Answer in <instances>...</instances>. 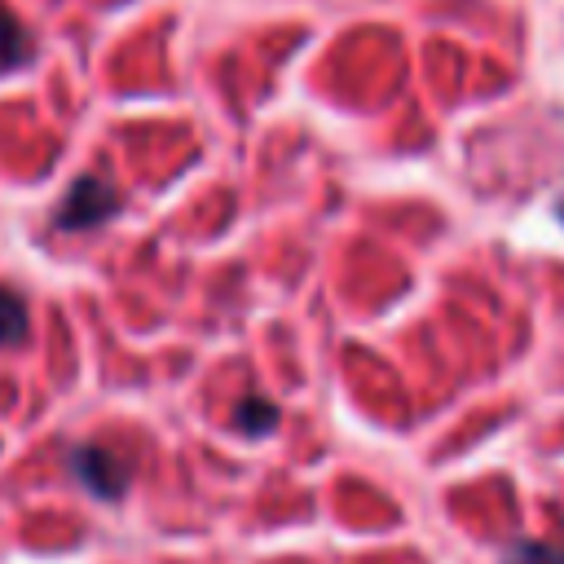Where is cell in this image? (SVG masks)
Listing matches in <instances>:
<instances>
[{"instance_id":"cell-2","label":"cell","mask_w":564,"mask_h":564,"mask_svg":"<svg viewBox=\"0 0 564 564\" xmlns=\"http://www.w3.org/2000/svg\"><path fill=\"white\" fill-rule=\"evenodd\" d=\"M66 463H70V476H75L93 498L119 502V498L128 494V463H123L115 449L84 441V445H75V449L66 454Z\"/></svg>"},{"instance_id":"cell-4","label":"cell","mask_w":564,"mask_h":564,"mask_svg":"<svg viewBox=\"0 0 564 564\" xmlns=\"http://www.w3.org/2000/svg\"><path fill=\"white\" fill-rule=\"evenodd\" d=\"M35 57V35L0 4V66H26Z\"/></svg>"},{"instance_id":"cell-7","label":"cell","mask_w":564,"mask_h":564,"mask_svg":"<svg viewBox=\"0 0 564 564\" xmlns=\"http://www.w3.org/2000/svg\"><path fill=\"white\" fill-rule=\"evenodd\" d=\"M555 216H560V225H564V194L555 198Z\"/></svg>"},{"instance_id":"cell-5","label":"cell","mask_w":564,"mask_h":564,"mask_svg":"<svg viewBox=\"0 0 564 564\" xmlns=\"http://www.w3.org/2000/svg\"><path fill=\"white\" fill-rule=\"evenodd\" d=\"M31 330V313H26V300L0 282V348H18Z\"/></svg>"},{"instance_id":"cell-1","label":"cell","mask_w":564,"mask_h":564,"mask_svg":"<svg viewBox=\"0 0 564 564\" xmlns=\"http://www.w3.org/2000/svg\"><path fill=\"white\" fill-rule=\"evenodd\" d=\"M119 207H123L119 189H115L106 176L84 172V176H75V181H70V189H66V194H62V203L53 207V229H57V234L101 229V225H110V220L119 216Z\"/></svg>"},{"instance_id":"cell-3","label":"cell","mask_w":564,"mask_h":564,"mask_svg":"<svg viewBox=\"0 0 564 564\" xmlns=\"http://www.w3.org/2000/svg\"><path fill=\"white\" fill-rule=\"evenodd\" d=\"M278 419H282V410L260 392H247L234 405V432H242V436H264V432L278 427Z\"/></svg>"},{"instance_id":"cell-6","label":"cell","mask_w":564,"mask_h":564,"mask_svg":"<svg viewBox=\"0 0 564 564\" xmlns=\"http://www.w3.org/2000/svg\"><path fill=\"white\" fill-rule=\"evenodd\" d=\"M502 564H564V546L542 538H520L502 551Z\"/></svg>"}]
</instances>
